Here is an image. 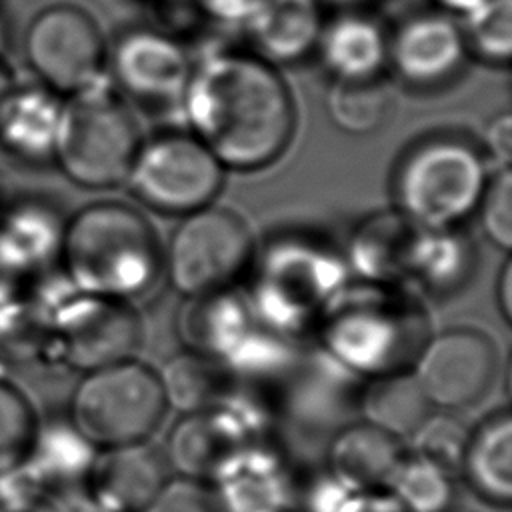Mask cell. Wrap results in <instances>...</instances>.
Masks as SVG:
<instances>
[{
    "label": "cell",
    "instance_id": "18",
    "mask_svg": "<svg viewBox=\"0 0 512 512\" xmlns=\"http://www.w3.org/2000/svg\"><path fill=\"white\" fill-rule=\"evenodd\" d=\"M396 334V322L378 304H348L332 316L326 338L340 362L380 376L398 370L394 364Z\"/></svg>",
    "mask_w": 512,
    "mask_h": 512
},
{
    "label": "cell",
    "instance_id": "10",
    "mask_svg": "<svg viewBox=\"0 0 512 512\" xmlns=\"http://www.w3.org/2000/svg\"><path fill=\"white\" fill-rule=\"evenodd\" d=\"M496 372L498 350L490 336L474 328H450L426 340L412 370L430 406L446 412L476 404Z\"/></svg>",
    "mask_w": 512,
    "mask_h": 512
},
{
    "label": "cell",
    "instance_id": "31",
    "mask_svg": "<svg viewBox=\"0 0 512 512\" xmlns=\"http://www.w3.org/2000/svg\"><path fill=\"white\" fill-rule=\"evenodd\" d=\"M38 424L28 396L0 376V474L26 460Z\"/></svg>",
    "mask_w": 512,
    "mask_h": 512
},
{
    "label": "cell",
    "instance_id": "37",
    "mask_svg": "<svg viewBox=\"0 0 512 512\" xmlns=\"http://www.w3.org/2000/svg\"><path fill=\"white\" fill-rule=\"evenodd\" d=\"M328 512H406L386 490H350L346 488Z\"/></svg>",
    "mask_w": 512,
    "mask_h": 512
},
{
    "label": "cell",
    "instance_id": "44",
    "mask_svg": "<svg viewBox=\"0 0 512 512\" xmlns=\"http://www.w3.org/2000/svg\"><path fill=\"white\" fill-rule=\"evenodd\" d=\"M448 512H452V510H448Z\"/></svg>",
    "mask_w": 512,
    "mask_h": 512
},
{
    "label": "cell",
    "instance_id": "28",
    "mask_svg": "<svg viewBox=\"0 0 512 512\" xmlns=\"http://www.w3.org/2000/svg\"><path fill=\"white\" fill-rule=\"evenodd\" d=\"M384 490L406 512H448L456 496L452 474L416 454L402 456Z\"/></svg>",
    "mask_w": 512,
    "mask_h": 512
},
{
    "label": "cell",
    "instance_id": "26",
    "mask_svg": "<svg viewBox=\"0 0 512 512\" xmlns=\"http://www.w3.org/2000/svg\"><path fill=\"white\" fill-rule=\"evenodd\" d=\"M156 374L166 406H174L184 414L210 410L226 396L222 362L200 350L172 356Z\"/></svg>",
    "mask_w": 512,
    "mask_h": 512
},
{
    "label": "cell",
    "instance_id": "13",
    "mask_svg": "<svg viewBox=\"0 0 512 512\" xmlns=\"http://www.w3.org/2000/svg\"><path fill=\"white\" fill-rule=\"evenodd\" d=\"M252 430L240 420L236 406L220 402L210 410L186 414L166 440L164 460L178 476L212 480L220 468L244 446L254 444Z\"/></svg>",
    "mask_w": 512,
    "mask_h": 512
},
{
    "label": "cell",
    "instance_id": "15",
    "mask_svg": "<svg viewBox=\"0 0 512 512\" xmlns=\"http://www.w3.org/2000/svg\"><path fill=\"white\" fill-rule=\"evenodd\" d=\"M168 464L146 442L104 448L86 486L110 512H142L168 480Z\"/></svg>",
    "mask_w": 512,
    "mask_h": 512
},
{
    "label": "cell",
    "instance_id": "16",
    "mask_svg": "<svg viewBox=\"0 0 512 512\" xmlns=\"http://www.w3.org/2000/svg\"><path fill=\"white\" fill-rule=\"evenodd\" d=\"M64 102L40 86H14L0 110V146L28 164L54 160Z\"/></svg>",
    "mask_w": 512,
    "mask_h": 512
},
{
    "label": "cell",
    "instance_id": "14",
    "mask_svg": "<svg viewBox=\"0 0 512 512\" xmlns=\"http://www.w3.org/2000/svg\"><path fill=\"white\" fill-rule=\"evenodd\" d=\"M212 480L220 512H290L294 506L288 470L258 442L236 452Z\"/></svg>",
    "mask_w": 512,
    "mask_h": 512
},
{
    "label": "cell",
    "instance_id": "24",
    "mask_svg": "<svg viewBox=\"0 0 512 512\" xmlns=\"http://www.w3.org/2000/svg\"><path fill=\"white\" fill-rule=\"evenodd\" d=\"M430 412V402L420 390L414 374L406 370L372 376L360 396L362 420L398 440L412 436Z\"/></svg>",
    "mask_w": 512,
    "mask_h": 512
},
{
    "label": "cell",
    "instance_id": "39",
    "mask_svg": "<svg viewBox=\"0 0 512 512\" xmlns=\"http://www.w3.org/2000/svg\"><path fill=\"white\" fill-rule=\"evenodd\" d=\"M14 86H16V82H14L12 70H10V66L4 58V52L0 50V110H2V104L8 98V94L12 92Z\"/></svg>",
    "mask_w": 512,
    "mask_h": 512
},
{
    "label": "cell",
    "instance_id": "22",
    "mask_svg": "<svg viewBox=\"0 0 512 512\" xmlns=\"http://www.w3.org/2000/svg\"><path fill=\"white\" fill-rule=\"evenodd\" d=\"M96 454V448L70 420H50L38 424L22 468L46 496L54 490L86 484Z\"/></svg>",
    "mask_w": 512,
    "mask_h": 512
},
{
    "label": "cell",
    "instance_id": "6",
    "mask_svg": "<svg viewBox=\"0 0 512 512\" xmlns=\"http://www.w3.org/2000/svg\"><path fill=\"white\" fill-rule=\"evenodd\" d=\"M252 250V234L238 214L204 206L174 230L164 256L166 274L188 298L216 296L244 272Z\"/></svg>",
    "mask_w": 512,
    "mask_h": 512
},
{
    "label": "cell",
    "instance_id": "23",
    "mask_svg": "<svg viewBox=\"0 0 512 512\" xmlns=\"http://www.w3.org/2000/svg\"><path fill=\"white\" fill-rule=\"evenodd\" d=\"M418 234L400 212L366 218L350 240V266L370 282L408 278Z\"/></svg>",
    "mask_w": 512,
    "mask_h": 512
},
{
    "label": "cell",
    "instance_id": "3",
    "mask_svg": "<svg viewBox=\"0 0 512 512\" xmlns=\"http://www.w3.org/2000/svg\"><path fill=\"white\" fill-rule=\"evenodd\" d=\"M480 148L460 136H430L414 144L394 172L398 212L424 230H452L480 202L488 180Z\"/></svg>",
    "mask_w": 512,
    "mask_h": 512
},
{
    "label": "cell",
    "instance_id": "38",
    "mask_svg": "<svg viewBox=\"0 0 512 512\" xmlns=\"http://www.w3.org/2000/svg\"><path fill=\"white\" fill-rule=\"evenodd\" d=\"M496 304L506 322L512 316V262L506 260L496 276Z\"/></svg>",
    "mask_w": 512,
    "mask_h": 512
},
{
    "label": "cell",
    "instance_id": "27",
    "mask_svg": "<svg viewBox=\"0 0 512 512\" xmlns=\"http://www.w3.org/2000/svg\"><path fill=\"white\" fill-rule=\"evenodd\" d=\"M392 106L390 88L382 78L334 80L326 92V112L332 124L352 136L376 132Z\"/></svg>",
    "mask_w": 512,
    "mask_h": 512
},
{
    "label": "cell",
    "instance_id": "41",
    "mask_svg": "<svg viewBox=\"0 0 512 512\" xmlns=\"http://www.w3.org/2000/svg\"><path fill=\"white\" fill-rule=\"evenodd\" d=\"M0 512H20V510H8V508H0ZM34 512V510H32Z\"/></svg>",
    "mask_w": 512,
    "mask_h": 512
},
{
    "label": "cell",
    "instance_id": "30",
    "mask_svg": "<svg viewBox=\"0 0 512 512\" xmlns=\"http://www.w3.org/2000/svg\"><path fill=\"white\" fill-rule=\"evenodd\" d=\"M466 50L492 64H506L512 54V2L484 0L462 14Z\"/></svg>",
    "mask_w": 512,
    "mask_h": 512
},
{
    "label": "cell",
    "instance_id": "11",
    "mask_svg": "<svg viewBox=\"0 0 512 512\" xmlns=\"http://www.w3.org/2000/svg\"><path fill=\"white\" fill-rule=\"evenodd\" d=\"M468 50L460 24L442 10L416 12L388 36V64L414 88H438L458 74Z\"/></svg>",
    "mask_w": 512,
    "mask_h": 512
},
{
    "label": "cell",
    "instance_id": "20",
    "mask_svg": "<svg viewBox=\"0 0 512 512\" xmlns=\"http://www.w3.org/2000/svg\"><path fill=\"white\" fill-rule=\"evenodd\" d=\"M458 472L484 502L502 508L512 502V418L508 410L484 418L468 432Z\"/></svg>",
    "mask_w": 512,
    "mask_h": 512
},
{
    "label": "cell",
    "instance_id": "42",
    "mask_svg": "<svg viewBox=\"0 0 512 512\" xmlns=\"http://www.w3.org/2000/svg\"><path fill=\"white\" fill-rule=\"evenodd\" d=\"M0 46H2V24H0Z\"/></svg>",
    "mask_w": 512,
    "mask_h": 512
},
{
    "label": "cell",
    "instance_id": "5",
    "mask_svg": "<svg viewBox=\"0 0 512 512\" xmlns=\"http://www.w3.org/2000/svg\"><path fill=\"white\" fill-rule=\"evenodd\" d=\"M166 408L158 374L126 358L84 374L74 388L68 420L94 448L104 450L146 442Z\"/></svg>",
    "mask_w": 512,
    "mask_h": 512
},
{
    "label": "cell",
    "instance_id": "19",
    "mask_svg": "<svg viewBox=\"0 0 512 512\" xmlns=\"http://www.w3.org/2000/svg\"><path fill=\"white\" fill-rule=\"evenodd\" d=\"M318 48L324 66L334 80L380 78L388 64V36L370 16L344 12L318 32Z\"/></svg>",
    "mask_w": 512,
    "mask_h": 512
},
{
    "label": "cell",
    "instance_id": "4",
    "mask_svg": "<svg viewBox=\"0 0 512 512\" xmlns=\"http://www.w3.org/2000/svg\"><path fill=\"white\" fill-rule=\"evenodd\" d=\"M138 148L132 114L100 82L64 102L54 160L74 184L114 188L126 182Z\"/></svg>",
    "mask_w": 512,
    "mask_h": 512
},
{
    "label": "cell",
    "instance_id": "35",
    "mask_svg": "<svg viewBox=\"0 0 512 512\" xmlns=\"http://www.w3.org/2000/svg\"><path fill=\"white\" fill-rule=\"evenodd\" d=\"M486 158V164H492L496 170L510 168L512 152V116L504 110L496 114L484 128L482 144L478 146Z\"/></svg>",
    "mask_w": 512,
    "mask_h": 512
},
{
    "label": "cell",
    "instance_id": "1",
    "mask_svg": "<svg viewBox=\"0 0 512 512\" xmlns=\"http://www.w3.org/2000/svg\"><path fill=\"white\" fill-rule=\"evenodd\" d=\"M194 136L224 168L260 170L288 148L296 110L262 56L224 52L192 70L182 94Z\"/></svg>",
    "mask_w": 512,
    "mask_h": 512
},
{
    "label": "cell",
    "instance_id": "32",
    "mask_svg": "<svg viewBox=\"0 0 512 512\" xmlns=\"http://www.w3.org/2000/svg\"><path fill=\"white\" fill-rule=\"evenodd\" d=\"M466 426L450 412H430L424 422L414 430V452L416 456L448 470L458 472L464 446L468 440Z\"/></svg>",
    "mask_w": 512,
    "mask_h": 512
},
{
    "label": "cell",
    "instance_id": "29",
    "mask_svg": "<svg viewBox=\"0 0 512 512\" xmlns=\"http://www.w3.org/2000/svg\"><path fill=\"white\" fill-rule=\"evenodd\" d=\"M470 264V246L452 230H424L416 238L408 278H416L430 290H448L462 282Z\"/></svg>",
    "mask_w": 512,
    "mask_h": 512
},
{
    "label": "cell",
    "instance_id": "9",
    "mask_svg": "<svg viewBox=\"0 0 512 512\" xmlns=\"http://www.w3.org/2000/svg\"><path fill=\"white\" fill-rule=\"evenodd\" d=\"M28 64L56 94H76L100 82L106 44L96 20L76 4H52L38 12L24 36Z\"/></svg>",
    "mask_w": 512,
    "mask_h": 512
},
{
    "label": "cell",
    "instance_id": "34",
    "mask_svg": "<svg viewBox=\"0 0 512 512\" xmlns=\"http://www.w3.org/2000/svg\"><path fill=\"white\" fill-rule=\"evenodd\" d=\"M142 512H220L214 490L204 480L168 478Z\"/></svg>",
    "mask_w": 512,
    "mask_h": 512
},
{
    "label": "cell",
    "instance_id": "7",
    "mask_svg": "<svg viewBox=\"0 0 512 512\" xmlns=\"http://www.w3.org/2000/svg\"><path fill=\"white\" fill-rule=\"evenodd\" d=\"M224 166L194 136L158 134L140 144L126 182L150 208L166 214H190L210 206L220 192Z\"/></svg>",
    "mask_w": 512,
    "mask_h": 512
},
{
    "label": "cell",
    "instance_id": "2",
    "mask_svg": "<svg viewBox=\"0 0 512 512\" xmlns=\"http://www.w3.org/2000/svg\"><path fill=\"white\" fill-rule=\"evenodd\" d=\"M60 260L76 290L122 302L150 288L162 256L154 228L136 208L98 202L66 222Z\"/></svg>",
    "mask_w": 512,
    "mask_h": 512
},
{
    "label": "cell",
    "instance_id": "17",
    "mask_svg": "<svg viewBox=\"0 0 512 512\" xmlns=\"http://www.w3.org/2000/svg\"><path fill=\"white\" fill-rule=\"evenodd\" d=\"M404 452L388 432L356 422L342 426L328 444V474L350 490H384Z\"/></svg>",
    "mask_w": 512,
    "mask_h": 512
},
{
    "label": "cell",
    "instance_id": "43",
    "mask_svg": "<svg viewBox=\"0 0 512 512\" xmlns=\"http://www.w3.org/2000/svg\"><path fill=\"white\" fill-rule=\"evenodd\" d=\"M338 2H354V0H338Z\"/></svg>",
    "mask_w": 512,
    "mask_h": 512
},
{
    "label": "cell",
    "instance_id": "12",
    "mask_svg": "<svg viewBox=\"0 0 512 512\" xmlns=\"http://www.w3.org/2000/svg\"><path fill=\"white\" fill-rule=\"evenodd\" d=\"M112 74L118 86L146 104L182 98L192 74L184 48L152 28L124 32L112 48Z\"/></svg>",
    "mask_w": 512,
    "mask_h": 512
},
{
    "label": "cell",
    "instance_id": "33",
    "mask_svg": "<svg viewBox=\"0 0 512 512\" xmlns=\"http://www.w3.org/2000/svg\"><path fill=\"white\" fill-rule=\"evenodd\" d=\"M486 238L498 248L512 246V174L510 168L488 176L480 202L476 206Z\"/></svg>",
    "mask_w": 512,
    "mask_h": 512
},
{
    "label": "cell",
    "instance_id": "25",
    "mask_svg": "<svg viewBox=\"0 0 512 512\" xmlns=\"http://www.w3.org/2000/svg\"><path fill=\"white\" fill-rule=\"evenodd\" d=\"M248 26L260 50L272 60L298 58L320 32L312 0H262Z\"/></svg>",
    "mask_w": 512,
    "mask_h": 512
},
{
    "label": "cell",
    "instance_id": "45",
    "mask_svg": "<svg viewBox=\"0 0 512 512\" xmlns=\"http://www.w3.org/2000/svg\"><path fill=\"white\" fill-rule=\"evenodd\" d=\"M0 364H2V362H0Z\"/></svg>",
    "mask_w": 512,
    "mask_h": 512
},
{
    "label": "cell",
    "instance_id": "36",
    "mask_svg": "<svg viewBox=\"0 0 512 512\" xmlns=\"http://www.w3.org/2000/svg\"><path fill=\"white\" fill-rule=\"evenodd\" d=\"M34 512H110L86 484L48 492Z\"/></svg>",
    "mask_w": 512,
    "mask_h": 512
},
{
    "label": "cell",
    "instance_id": "40",
    "mask_svg": "<svg viewBox=\"0 0 512 512\" xmlns=\"http://www.w3.org/2000/svg\"><path fill=\"white\" fill-rule=\"evenodd\" d=\"M438 8L442 10H450V12H460L466 14L468 10L476 8L478 4H482L484 0H432Z\"/></svg>",
    "mask_w": 512,
    "mask_h": 512
},
{
    "label": "cell",
    "instance_id": "8",
    "mask_svg": "<svg viewBox=\"0 0 512 512\" xmlns=\"http://www.w3.org/2000/svg\"><path fill=\"white\" fill-rule=\"evenodd\" d=\"M40 298L46 314L48 348L56 350L70 366L88 372L126 360L136 346L134 318L120 300L80 290L76 294L40 290Z\"/></svg>",
    "mask_w": 512,
    "mask_h": 512
},
{
    "label": "cell",
    "instance_id": "21",
    "mask_svg": "<svg viewBox=\"0 0 512 512\" xmlns=\"http://www.w3.org/2000/svg\"><path fill=\"white\" fill-rule=\"evenodd\" d=\"M66 222L42 200H22L0 212V250L28 278L60 258Z\"/></svg>",
    "mask_w": 512,
    "mask_h": 512
}]
</instances>
